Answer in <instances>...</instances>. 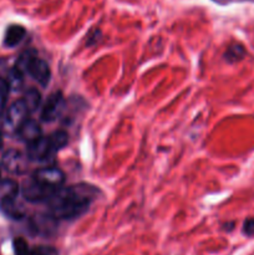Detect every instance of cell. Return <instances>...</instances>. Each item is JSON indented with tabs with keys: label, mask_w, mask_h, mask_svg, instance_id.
Listing matches in <instances>:
<instances>
[{
	"label": "cell",
	"mask_w": 254,
	"mask_h": 255,
	"mask_svg": "<svg viewBox=\"0 0 254 255\" xmlns=\"http://www.w3.org/2000/svg\"><path fill=\"white\" fill-rule=\"evenodd\" d=\"M30 226L34 233L49 237L56 232L57 219L54 218L50 213H37L31 218Z\"/></svg>",
	"instance_id": "cell-6"
},
{
	"label": "cell",
	"mask_w": 254,
	"mask_h": 255,
	"mask_svg": "<svg viewBox=\"0 0 254 255\" xmlns=\"http://www.w3.org/2000/svg\"><path fill=\"white\" fill-rule=\"evenodd\" d=\"M27 156L16 149H9L2 156V167L14 174H22L27 169Z\"/></svg>",
	"instance_id": "cell-7"
},
{
	"label": "cell",
	"mask_w": 254,
	"mask_h": 255,
	"mask_svg": "<svg viewBox=\"0 0 254 255\" xmlns=\"http://www.w3.org/2000/svg\"><path fill=\"white\" fill-rule=\"evenodd\" d=\"M22 102H24L25 106H26L27 111L35 112L40 107V104H41V94H40L36 89L27 90V91L25 92Z\"/></svg>",
	"instance_id": "cell-14"
},
{
	"label": "cell",
	"mask_w": 254,
	"mask_h": 255,
	"mask_svg": "<svg viewBox=\"0 0 254 255\" xmlns=\"http://www.w3.org/2000/svg\"><path fill=\"white\" fill-rule=\"evenodd\" d=\"M99 189L90 184L81 183L67 188L55 189L47 199L49 213L54 218L74 219L89 211V207L96 199Z\"/></svg>",
	"instance_id": "cell-1"
},
{
	"label": "cell",
	"mask_w": 254,
	"mask_h": 255,
	"mask_svg": "<svg viewBox=\"0 0 254 255\" xmlns=\"http://www.w3.org/2000/svg\"><path fill=\"white\" fill-rule=\"evenodd\" d=\"M49 141L51 143L52 151L55 153V152L60 151V149L66 146L67 142H69V136H67V133L65 131H56L50 134Z\"/></svg>",
	"instance_id": "cell-16"
},
{
	"label": "cell",
	"mask_w": 254,
	"mask_h": 255,
	"mask_svg": "<svg viewBox=\"0 0 254 255\" xmlns=\"http://www.w3.org/2000/svg\"><path fill=\"white\" fill-rule=\"evenodd\" d=\"M0 208L1 212L10 219H15L19 221L25 217V211L22 208L21 204L16 201V198L5 199V201L0 202Z\"/></svg>",
	"instance_id": "cell-11"
},
{
	"label": "cell",
	"mask_w": 254,
	"mask_h": 255,
	"mask_svg": "<svg viewBox=\"0 0 254 255\" xmlns=\"http://www.w3.org/2000/svg\"><path fill=\"white\" fill-rule=\"evenodd\" d=\"M26 30L21 25H10L5 31L4 45L6 47H15L24 40Z\"/></svg>",
	"instance_id": "cell-12"
},
{
	"label": "cell",
	"mask_w": 254,
	"mask_h": 255,
	"mask_svg": "<svg viewBox=\"0 0 254 255\" xmlns=\"http://www.w3.org/2000/svg\"><path fill=\"white\" fill-rule=\"evenodd\" d=\"M5 80H6L10 90L17 91V90L21 89L22 84H24V72H21L16 67H12L9 71V74H7V79Z\"/></svg>",
	"instance_id": "cell-15"
},
{
	"label": "cell",
	"mask_w": 254,
	"mask_h": 255,
	"mask_svg": "<svg viewBox=\"0 0 254 255\" xmlns=\"http://www.w3.org/2000/svg\"><path fill=\"white\" fill-rule=\"evenodd\" d=\"M19 193V184L12 179H2L0 181V202L5 199L16 198Z\"/></svg>",
	"instance_id": "cell-13"
},
{
	"label": "cell",
	"mask_w": 254,
	"mask_h": 255,
	"mask_svg": "<svg viewBox=\"0 0 254 255\" xmlns=\"http://www.w3.org/2000/svg\"><path fill=\"white\" fill-rule=\"evenodd\" d=\"M27 115H29V111H27L22 100L15 101L14 104L10 105L4 114L2 126H4L5 131L9 132V133H17L20 127L29 120Z\"/></svg>",
	"instance_id": "cell-2"
},
{
	"label": "cell",
	"mask_w": 254,
	"mask_h": 255,
	"mask_svg": "<svg viewBox=\"0 0 254 255\" xmlns=\"http://www.w3.org/2000/svg\"><path fill=\"white\" fill-rule=\"evenodd\" d=\"M52 153H54V151H52L49 137H41V138H39L37 141L27 144L26 156L27 158L31 159V161H45V159L49 158Z\"/></svg>",
	"instance_id": "cell-9"
},
{
	"label": "cell",
	"mask_w": 254,
	"mask_h": 255,
	"mask_svg": "<svg viewBox=\"0 0 254 255\" xmlns=\"http://www.w3.org/2000/svg\"><path fill=\"white\" fill-rule=\"evenodd\" d=\"M32 178L41 186L50 189H59L65 183V173L59 167H44L35 171Z\"/></svg>",
	"instance_id": "cell-3"
},
{
	"label": "cell",
	"mask_w": 254,
	"mask_h": 255,
	"mask_svg": "<svg viewBox=\"0 0 254 255\" xmlns=\"http://www.w3.org/2000/svg\"><path fill=\"white\" fill-rule=\"evenodd\" d=\"M246 55V50L241 44H233L227 49L226 51V60L232 62H236L242 60Z\"/></svg>",
	"instance_id": "cell-17"
},
{
	"label": "cell",
	"mask_w": 254,
	"mask_h": 255,
	"mask_svg": "<svg viewBox=\"0 0 254 255\" xmlns=\"http://www.w3.org/2000/svg\"><path fill=\"white\" fill-rule=\"evenodd\" d=\"M9 94L10 87L6 80L0 79V116H2L6 111V102L9 99Z\"/></svg>",
	"instance_id": "cell-18"
},
{
	"label": "cell",
	"mask_w": 254,
	"mask_h": 255,
	"mask_svg": "<svg viewBox=\"0 0 254 255\" xmlns=\"http://www.w3.org/2000/svg\"><path fill=\"white\" fill-rule=\"evenodd\" d=\"M243 232H244V234L248 237L254 236V219L253 218L247 219V221L244 222Z\"/></svg>",
	"instance_id": "cell-21"
},
{
	"label": "cell",
	"mask_w": 254,
	"mask_h": 255,
	"mask_svg": "<svg viewBox=\"0 0 254 255\" xmlns=\"http://www.w3.org/2000/svg\"><path fill=\"white\" fill-rule=\"evenodd\" d=\"M25 255H59L54 247L49 246H39L34 248H29Z\"/></svg>",
	"instance_id": "cell-19"
},
{
	"label": "cell",
	"mask_w": 254,
	"mask_h": 255,
	"mask_svg": "<svg viewBox=\"0 0 254 255\" xmlns=\"http://www.w3.org/2000/svg\"><path fill=\"white\" fill-rule=\"evenodd\" d=\"M26 72L41 86H46L51 77V70H50L47 62L36 56L32 57L31 61L29 62Z\"/></svg>",
	"instance_id": "cell-8"
},
{
	"label": "cell",
	"mask_w": 254,
	"mask_h": 255,
	"mask_svg": "<svg viewBox=\"0 0 254 255\" xmlns=\"http://www.w3.org/2000/svg\"><path fill=\"white\" fill-rule=\"evenodd\" d=\"M65 97L61 92H52L45 101L41 110V120L45 122H52L59 119L65 110Z\"/></svg>",
	"instance_id": "cell-4"
},
{
	"label": "cell",
	"mask_w": 254,
	"mask_h": 255,
	"mask_svg": "<svg viewBox=\"0 0 254 255\" xmlns=\"http://www.w3.org/2000/svg\"><path fill=\"white\" fill-rule=\"evenodd\" d=\"M54 191L55 189H50V188H46V187L41 186V184L37 183L34 178L24 182L21 188L24 198L26 199L27 202H31V203L47 202V199L50 198V196H51Z\"/></svg>",
	"instance_id": "cell-5"
},
{
	"label": "cell",
	"mask_w": 254,
	"mask_h": 255,
	"mask_svg": "<svg viewBox=\"0 0 254 255\" xmlns=\"http://www.w3.org/2000/svg\"><path fill=\"white\" fill-rule=\"evenodd\" d=\"M17 134H19L20 139H21L22 142L30 144L42 137L41 127H40V125L37 124L36 121H34V120H27V121L20 127V129L17 131Z\"/></svg>",
	"instance_id": "cell-10"
},
{
	"label": "cell",
	"mask_w": 254,
	"mask_h": 255,
	"mask_svg": "<svg viewBox=\"0 0 254 255\" xmlns=\"http://www.w3.org/2000/svg\"><path fill=\"white\" fill-rule=\"evenodd\" d=\"M2 147V136H1V133H0V148H1Z\"/></svg>",
	"instance_id": "cell-22"
},
{
	"label": "cell",
	"mask_w": 254,
	"mask_h": 255,
	"mask_svg": "<svg viewBox=\"0 0 254 255\" xmlns=\"http://www.w3.org/2000/svg\"><path fill=\"white\" fill-rule=\"evenodd\" d=\"M29 251V246L26 242L21 238H17L14 241V252L15 255H25Z\"/></svg>",
	"instance_id": "cell-20"
}]
</instances>
